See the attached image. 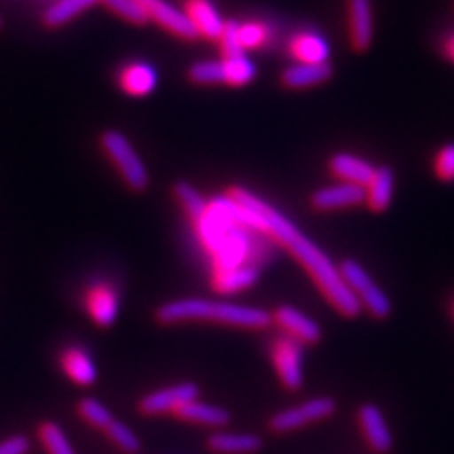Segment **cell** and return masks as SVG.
<instances>
[{
  "label": "cell",
  "instance_id": "44dd1931",
  "mask_svg": "<svg viewBox=\"0 0 454 454\" xmlns=\"http://www.w3.org/2000/svg\"><path fill=\"white\" fill-rule=\"evenodd\" d=\"M208 449L216 454H252L263 447L260 435L218 432L208 437Z\"/></svg>",
  "mask_w": 454,
  "mask_h": 454
},
{
  "label": "cell",
  "instance_id": "8d00e7d4",
  "mask_svg": "<svg viewBox=\"0 0 454 454\" xmlns=\"http://www.w3.org/2000/svg\"><path fill=\"white\" fill-rule=\"evenodd\" d=\"M3 25H4V21H3V18H0V28H3Z\"/></svg>",
  "mask_w": 454,
  "mask_h": 454
},
{
  "label": "cell",
  "instance_id": "e575fe53",
  "mask_svg": "<svg viewBox=\"0 0 454 454\" xmlns=\"http://www.w3.org/2000/svg\"><path fill=\"white\" fill-rule=\"evenodd\" d=\"M28 449H31V443L21 434L10 435L4 442H0V454H27Z\"/></svg>",
  "mask_w": 454,
  "mask_h": 454
},
{
  "label": "cell",
  "instance_id": "7a4b0ae2",
  "mask_svg": "<svg viewBox=\"0 0 454 454\" xmlns=\"http://www.w3.org/2000/svg\"><path fill=\"white\" fill-rule=\"evenodd\" d=\"M155 318L161 324L208 320L248 330H263L273 322V315L265 309L201 300V297H188V300L163 303L155 310Z\"/></svg>",
  "mask_w": 454,
  "mask_h": 454
},
{
  "label": "cell",
  "instance_id": "7402d4cb",
  "mask_svg": "<svg viewBox=\"0 0 454 454\" xmlns=\"http://www.w3.org/2000/svg\"><path fill=\"white\" fill-rule=\"evenodd\" d=\"M175 415L182 420H186V422L210 426V428H220V426H223V424L231 420V415L227 413L225 409H222L218 405L197 402V400L180 407Z\"/></svg>",
  "mask_w": 454,
  "mask_h": 454
},
{
  "label": "cell",
  "instance_id": "ac0fdd59",
  "mask_svg": "<svg viewBox=\"0 0 454 454\" xmlns=\"http://www.w3.org/2000/svg\"><path fill=\"white\" fill-rule=\"evenodd\" d=\"M118 83L127 95L145 97L158 88V73L148 63H131L120 73Z\"/></svg>",
  "mask_w": 454,
  "mask_h": 454
},
{
  "label": "cell",
  "instance_id": "d4e9b609",
  "mask_svg": "<svg viewBox=\"0 0 454 454\" xmlns=\"http://www.w3.org/2000/svg\"><path fill=\"white\" fill-rule=\"evenodd\" d=\"M173 192L182 208L186 210L192 223H197L199 220H203L208 215V203L205 201V197L192 186V184L180 180L175 184Z\"/></svg>",
  "mask_w": 454,
  "mask_h": 454
},
{
  "label": "cell",
  "instance_id": "484cf974",
  "mask_svg": "<svg viewBox=\"0 0 454 454\" xmlns=\"http://www.w3.org/2000/svg\"><path fill=\"white\" fill-rule=\"evenodd\" d=\"M38 439L48 454H76L61 426L53 420H44L38 426Z\"/></svg>",
  "mask_w": 454,
  "mask_h": 454
},
{
  "label": "cell",
  "instance_id": "6da1fadb",
  "mask_svg": "<svg viewBox=\"0 0 454 454\" xmlns=\"http://www.w3.org/2000/svg\"><path fill=\"white\" fill-rule=\"evenodd\" d=\"M231 199L237 203L247 207L250 212H254L263 223V233L275 239L280 247L286 248L294 258L300 262L305 271L317 282V286L343 317L356 318L362 312V303L358 297L354 295L348 284L345 282L343 275H340L339 267L325 255L312 240L300 231L290 218H286L278 212L275 207L265 203L262 197L254 195L252 192L233 186L230 190Z\"/></svg>",
  "mask_w": 454,
  "mask_h": 454
},
{
  "label": "cell",
  "instance_id": "2e32d148",
  "mask_svg": "<svg viewBox=\"0 0 454 454\" xmlns=\"http://www.w3.org/2000/svg\"><path fill=\"white\" fill-rule=\"evenodd\" d=\"M394 188H395V175L392 167L388 165L375 167V173L365 186L367 207L373 212H379V215L380 212H385L392 205Z\"/></svg>",
  "mask_w": 454,
  "mask_h": 454
},
{
  "label": "cell",
  "instance_id": "4316f807",
  "mask_svg": "<svg viewBox=\"0 0 454 454\" xmlns=\"http://www.w3.org/2000/svg\"><path fill=\"white\" fill-rule=\"evenodd\" d=\"M225 63V78L227 85H233V88H243L248 85L255 78V65L248 59L247 53L239 57H230V59H223Z\"/></svg>",
  "mask_w": 454,
  "mask_h": 454
},
{
  "label": "cell",
  "instance_id": "4fadbf2b",
  "mask_svg": "<svg viewBox=\"0 0 454 454\" xmlns=\"http://www.w3.org/2000/svg\"><path fill=\"white\" fill-rule=\"evenodd\" d=\"M273 320L290 337L301 340V343L317 345L318 340L322 339V328H320V325L315 320H312L310 317H307L305 312H301L300 309H295L292 305H280L275 310Z\"/></svg>",
  "mask_w": 454,
  "mask_h": 454
},
{
  "label": "cell",
  "instance_id": "8fae6325",
  "mask_svg": "<svg viewBox=\"0 0 454 454\" xmlns=\"http://www.w3.org/2000/svg\"><path fill=\"white\" fill-rule=\"evenodd\" d=\"M85 307H88L90 317L97 325L110 328L116 322L120 312L118 294L110 284L97 282L85 292Z\"/></svg>",
  "mask_w": 454,
  "mask_h": 454
},
{
  "label": "cell",
  "instance_id": "30bf717a",
  "mask_svg": "<svg viewBox=\"0 0 454 454\" xmlns=\"http://www.w3.org/2000/svg\"><path fill=\"white\" fill-rule=\"evenodd\" d=\"M362 203H365V186H360V184H350V182L322 188L310 195L312 208L320 212L356 207Z\"/></svg>",
  "mask_w": 454,
  "mask_h": 454
},
{
  "label": "cell",
  "instance_id": "7c38bea8",
  "mask_svg": "<svg viewBox=\"0 0 454 454\" xmlns=\"http://www.w3.org/2000/svg\"><path fill=\"white\" fill-rule=\"evenodd\" d=\"M348 31L354 51L364 53L373 44V10L372 0H347Z\"/></svg>",
  "mask_w": 454,
  "mask_h": 454
},
{
  "label": "cell",
  "instance_id": "277c9868",
  "mask_svg": "<svg viewBox=\"0 0 454 454\" xmlns=\"http://www.w3.org/2000/svg\"><path fill=\"white\" fill-rule=\"evenodd\" d=\"M339 271L354 292V295L358 297L362 307L369 310V315H373L377 320H385L390 317L392 303L388 295L382 292V288L372 278V275L356 260H345L339 265Z\"/></svg>",
  "mask_w": 454,
  "mask_h": 454
},
{
  "label": "cell",
  "instance_id": "f546056e",
  "mask_svg": "<svg viewBox=\"0 0 454 454\" xmlns=\"http://www.w3.org/2000/svg\"><path fill=\"white\" fill-rule=\"evenodd\" d=\"M78 413L85 422L95 426V428L103 430V432L114 422V417H112L110 411L106 409V405H103L101 402L95 400V397H83V400L78 405Z\"/></svg>",
  "mask_w": 454,
  "mask_h": 454
},
{
  "label": "cell",
  "instance_id": "8992f818",
  "mask_svg": "<svg viewBox=\"0 0 454 454\" xmlns=\"http://www.w3.org/2000/svg\"><path fill=\"white\" fill-rule=\"evenodd\" d=\"M271 360L278 379L288 390L303 387V343L290 335L278 337L271 345Z\"/></svg>",
  "mask_w": 454,
  "mask_h": 454
},
{
  "label": "cell",
  "instance_id": "9a60e30c",
  "mask_svg": "<svg viewBox=\"0 0 454 454\" xmlns=\"http://www.w3.org/2000/svg\"><path fill=\"white\" fill-rule=\"evenodd\" d=\"M184 12L197 28L199 36L208 38V40H218L225 21L222 20L220 12L216 6L210 3V0H186L184 4Z\"/></svg>",
  "mask_w": 454,
  "mask_h": 454
},
{
  "label": "cell",
  "instance_id": "83f0119b",
  "mask_svg": "<svg viewBox=\"0 0 454 454\" xmlns=\"http://www.w3.org/2000/svg\"><path fill=\"white\" fill-rule=\"evenodd\" d=\"M101 3L116 16L133 25H146L152 20L148 10L138 0H101Z\"/></svg>",
  "mask_w": 454,
  "mask_h": 454
},
{
  "label": "cell",
  "instance_id": "ffe728a7",
  "mask_svg": "<svg viewBox=\"0 0 454 454\" xmlns=\"http://www.w3.org/2000/svg\"><path fill=\"white\" fill-rule=\"evenodd\" d=\"M61 365L67 377L80 387H91L97 380V367L93 358L82 348H68L63 352Z\"/></svg>",
  "mask_w": 454,
  "mask_h": 454
},
{
  "label": "cell",
  "instance_id": "cb8c5ba5",
  "mask_svg": "<svg viewBox=\"0 0 454 454\" xmlns=\"http://www.w3.org/2000/svg\"><path fill=\"white\" fill-rule=\"evenodd\" d=\"M98 3L101 0H55L46 8L44 16H42V23L50 28L63 27Z\"/></svg>",
  "mask_w": 454,
  "mask_h": 454
},
{
  "label": "cell",
  "instance_id": "d6a6232c",
  "mask_svg": "<svg viewBox=\"0 0 454 454\" xmlns=\"http://www.w3.org/2000/svg\"><path fill=\"white\" fill-rule=\"evenodd\" d=\"M239 21L230 20L225 21L223 31L220 35V44H222V53L223 59H230V57H239L245 55V48L240 46V38H239Z\"/></svg>",
  "mask_w": 454,
  "mask_h": 454
},
{
  "label": "cell",
  "instance_id": "5b68a950",
  "mask_svg": "<svg viewBox=\"0 0 454 454\" xmlns=\"http://www.w3.org/2000/svg\"><path fill=\"white\" fill-rule=\"evenodd\" d=\"M337 403L332 397H315V400H309L305 403L295 405L292 409H284L275 417L269 420V428L273 432L284 434V432H292L297 428H303V426L310 422H318L328 419L335 413Z\"/></svg>",
  "mask_w": 454,
  "mask_h": 454
},
{
  "label": "cell",
  "instance_id": "74e56055",
  "mask_svg": "<svg viewBox=\"0 0 454 454\" xmlns=\"http://www.w3.org/2000/svg\"><path fill=\"white\" fill-rule=\"evenodd\" d=\"M450 309H452V317H454V301H452V307H450Z\"/></svg>",
  "mask_w": 454,
  "mask_h": 454
},
{
  "label": "cell",
  "instance_id": "52a82bcc",
  "mask_svg": "<svg viewBox=\"0 0 454 454\" xmlns=\"http://www.w3.org/2000/svg\"><path fill=\"white\" fill-rule=\"evenodd\" d=\"M199 387L193 382H182L161 390H155L140 400V411L145 415H163L176 413L180 407L197 400Z\"/></svg>",
  "mask_w": 454,
  "mask_h": 454
},
{
  "label": "cell",
  "instance_id": "f1b7e54d",
  "mask_svg": "<svg viewBox=\"0 0 454 454\" xmlns=\"http://www.w3.org/2000/svg\"><path fill=\"white\" fill-rule=\"evenodd\" d=\"M188 76L193 83L212 85V83H225V63L222 61H199L193 63L188 70Z\"/></svg>",
  "mask_w": 454,
  "mask_h": 454
},
{
  "label": "cell",
  "instance_id": "d6986e66",
  "mask_svg": "<svg viewBox=\"0 0 454 454\" xmlns=\"http://www.w3.org/2000/svg\"><path fill=\"white\" fill-rule=\"evenodd\" d=\"M330 170L332 175H335L339 180L367 186V182L372 180L375 173V167L365 160L356 158V155L340 152V153H335L330 160Z\"/></svg>",
  "mask_w": 454,
  "mask_h": 454
},
{
  "label": "cell",
  "instance_id": "ba28073f",
  "mask_svg": "<svg viewBox=\"0 0 454 454\" xmlns=\"http://www.w3.org/2000/svg\"><path fill=\"white\" fill-rule=\"evenodd\" d=\"M138 3L148 10L150 18L158 25H161L163 28H167L168 33H173L175 36H178L182 40H197L199 38L197 28L186 16V12L178 10L176 6L167 3V0H138Z\"/></svg>",
  "mask_w": 454,
  "mask_h": 454
},
{
  "label": "cell",
  "instance_id": "3957f363",
  "mask_svg": "<svg viewBox=\"0 0 454 454\" xmlns=\"http://www.w3.org/2000/svg\"><path fill=\"white\" fill-rule=\"evenodd\" d=\"M101 146L133 192H145L150 186L148 168L123 133L105 131L101 137Z\"/></svg>",
  "mask_w": 454,
  "mask_h": 454
},
{
  "label": "cell",
  "instance_id": "9c48e42d",
  "mask_svg": "<svg viewBox=\"0 0 454 454\" xmlns=\"http://www.w3.org/2000/svg\"><path fill=\"white\" fill-rule=\"evenodd\" d=\"M358 422L367 445L377 454H388L394 447V437L382 411L375 403H365L358 409Z\"/></svg>",
  "mask_w": 454,
  "mask_h": 454
},
{
  "label": "cell",
  "instance_id": "836d02e7",
  "mask_svg": "<svg viewBox=\"0 0 454 454\" xmlns=\"http://www.w3.org/2000/svg\"><path fill=\"white\" fill-rule=\"evenodd\" d=\"M239 38H240V46L245 50L262 48L267 40V27L258 21H248V23L239 25Z\"/></svg>",
  "mask_w": 454,
  "mask_h": 454
},
{
  "label": "cell",
  "instance_id": "5bb4252c",
  "mask_svg": "<svg viewBox=\"0 0 454 454\" xmlns=\"http://www.w3.org/2000/svg\"><path fill=\"white\" fill-rule=\"evenodd\" d=\"M333 76L330 63H295L282 70L280 82L288 90H309Z\"/></svg>",
  "mask_w": 454,
  "mask_h": 454
},
{
  "label": "cell",
  "instance_id": "d590c367",
  "mask_svg": "<svg viewBox=\"0 0 454 454\" xmlns=\"http://www.w3.org/2000/svg\"><path fill=\"white\" fill-rule=\"evenodd\" d=\"M442 53H443V57H445L449 63L454 65V31H450L449 35L443 36V40H442Z\"/></svg>",
  "mask_w": 454,
  "mask_h": 454
},
{
  "label": "cell",
  "instance_id": "603a6c76",
  "mask_svg": "<svg viewBox=\"0 0 454 454\" xmlns=\"http://www.w3.org/2000/svg\"><path fill=\"white\" fill-rule=\"evenodd\" d=\"M290 51L300 63H328L332 53L328 42L315 33L297 35L292 40Z\"/></svg>",
  "mask_w": 454,
  "mask_h": 454
},
{
  "label": "cell",
  "instance_id": "4dcf8cb0",
  "mask_svg": "<svg viewBox=\"0 0 454 454\" xmlns=\"http://www.w3.org/2000/svg\"><path fill=\"white\" fill-rule=\"evenodd\" d=\"M105 434L110 437V442L114 445L120 447L127 454H137L140 450V439L133 434L129 426H125L123 422L114 420L105 430Z\"/></svg>",
  "mask_w": 454,
  "mask_h": 454
},
{
  "label": "cell",
  "instance_id": "1f68e13d",
  "mask_svg": "<svg viewBox=\"0 0 454 454\" xmlns=\"http://www.w3.org/2000/svg\"><path fill=\"white\" fill-rule=\"evenodd\" d=\"M434 175L443 184L454 182V142H447L435 152Z\"/></svg>",
  "mask_w": 454,
  "mask_h": 454
},
{
  "label": "cell",
  "instance_id": "e0dca14e",
  "mask_svg": "<svg viewBox=\"0 0 454 454\" xmlns=\"http://www.w3.org/2000/svg\"><path fill=\"white\" fill-rule=\"evenodd\" d=\"M260 280L258 269L252 265L218 267L212 273V286L220 294H235L254 286Z\"/></svg>",
  "mask_w": 454,
  "mask_h": 454
}]
</instances>
